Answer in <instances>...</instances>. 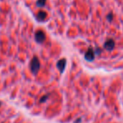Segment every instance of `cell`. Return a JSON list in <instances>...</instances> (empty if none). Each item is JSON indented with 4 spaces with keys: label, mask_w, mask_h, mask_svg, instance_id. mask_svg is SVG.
Here are the masks:
<instances>
[{
    "label": "cell",
    "mask_w": 123,
    "mask_h": 123,
    "mask_svg": "<svg viewBox=\"0 0 123 123\" xmlns=\"http://www.w3.org/2000/svg\"><path fill=\"white\" fill-rule=\"evenodd\" d=\"M95 55H100V53H101V49H99V48H97L96 50H95Z\"/></svg>",
    "instance_id": "cell-10"
},
{
    "label": "cell",
    "mask_w": 123,
    "mask_h": 123,
    "mask_svg": "<svg viewBox=\"0 0 123 123\" xmlns=\"http://www.w3.org/2000/svg\"><path fill=\"white\" fill-rule=\"evenodd\" d=\"M66 64H67V60L65 59H62V60H58V63H57V67H58V69L61 73H62L64 71V70H65Z\"/></svg>",
    "instance_id": "cell-5"
},
{
    "label": "cell",
    "mask_w": 123,
    "mask_h": 123,
    "mask_svg": "<svg viewBox=\"0 0 123 123\" xmlns=\"http://www.w3.org/2000/svg\"><path fill=\"white\" fill-rule=\"evenodd\" d=\"M115 41H114V39H107L106 41L105 42V44H104V48H105L106 50H109V51H110V50H112L115 48Z\"/></svg>",
    "instance_id": "cell-4"
},
{
    "label": "cell",
    "mask_w": 123,
    "mask_h": 123,
    "mask_svg": "<svg viewBox=\"0 0 123 123\" xmlns=\"http://www.w3.org/2000/svg\"><path fill=\"white\" fill-rule=\"evenodd\" d=\"M112 19H113V14L110 13H109V14L107 15V20L110 22V21H112Z\"/></svg>",
    "instance_id": "cell-9"
},
{
    "label": "cell",
    "mask_w": 123,
    "mask_h": 123,
    "mask_svg": "<svg viewBox=\"0 0 123 123\" xmlns=\"http://www.w3.org/2000/svg\"><path fill=\"white\" fill-rule=\"evenodd\" d=\"M48 96H49V95H45V96H43L42 97H41V100H40V102H41V103H43V102H45L48 99Z\"/></svg>",
    "instance_id": "cell-8"
},
{
    "label": "cell",
    "mask_w": 123,
    "mask_h": 123,
    "mask_svg": "<svg viewBox=\"0 0 123 123\" xmlns=\"http://www.w3.org/2000/svg\"><path fill=\"white\" fill-rule=\"evenodd\" d=\"M0 105H1V101H0Z\"/></svg>",
    "instance_id": "cell-12"
},
{
    "label": "cell",
    "mask_w": 123,
    "mask_h": 123,
    "mask_svg": "<svg viewBox=\"0 0 123 123\" xmlns=\"http://www.w3.org/2000/svg\"><path fill=\"white\" fill-rule=\"evenodd\" d=\"M94 57H95V52L92 48H89L88 49V51L85 53V55H84V58H85L86 60L88 61H93L94 60Z\"/></svg>",
    "instance_id": "cell-3"
},
{
    "label": "cell",
    "mask_w": 123,
    "mask_h": 123,
    "mask_svg": "<svg viewBox=\"0 0 123 123\" xmlns=\"http://www.w3.org/2000/svg\"><path fill=\"white\" fill-rule=\"evenodd\" d=\"M46 2V0H37V2H36V5H37V7H39V8H41V7L45 6Z\"/></svg>",
    "instance_id": "cell-7"
},
{
    "label": "cell",
    "mask_w": 123,
    "mask_h": 123,
    "mask_svg": "<svg viewBox=\"0 0 123 123\" xmlns=\"http://www.w3.org/2000/svg\"><path fill=\"white\" fill-rule=\"evenodd\" d=\"M81 122V118H78L77 120L74 122V123H80Z\"/></svg>",
    "instance_id": "cell-11"
},
{
    "label": "cell",
    "mask_w": 123,
    "mask_h": 123,
    "mask_svg": "<svg viewBox=\"0 0 123 123\" xmlns=\"http://www.w3.org/2000/svg\"><path fill=\"white\" fill-rule=\"evenodd\" d=\"M30 70L34 74H36L38 72V70H40V67H41V64L38 60V58L36 56L33 57V59L31 60L30 64Z\"/></svg>",
    "instance_id": "cell-1"
},
{
    "label": "cell",
    "mask_w": 123,
    "mask_h": 123,
    "mask_svg": "<svg viewBox=\"0 0 123 123\" xmlns=\"http://www.w3.org/2000/svg\"><path fill=\"white\" fill-rule=\"evenodd\" d=\"M35 37H36V40L37 41L38 43H42L43 41H45V39H46V34H45V33L43 32L42 30L39 29V30H37L36 32Z\"/></svg>",
    "instance_id": "cell-2"
},
{
    "label": "cell",
    "mask_w": 123,
    "mask_h": 123,
    "mask_svg": "<svg viewBox=\"0 0 123 123\" xmlns=\"http://www.w3.org/2000/svg\"><path fill=\"white\" fill-rule=\"evenodd\" d=\"M46 15L47 14H46V13L45 11H39L37 13V14H36V18L40 21H43L46 18Z\"/></svg>",
    "instance_id": "cell-6"
}]
</instances>
